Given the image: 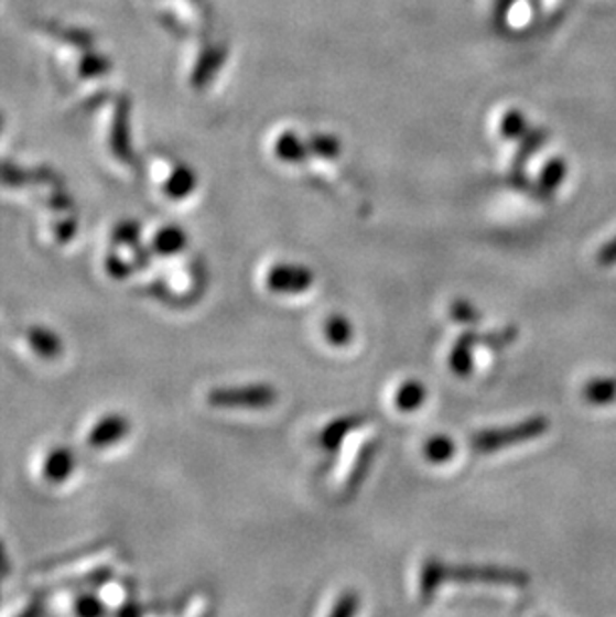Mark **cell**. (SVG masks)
I'll return each mask as SVG.
<instances>
[{
    "label": "cell",
    "instance_id": "6da1fadb",
    "mask_svg": "<svg viewBox=\"0 0 616 617\" xmlns=\"http://www.w3.org/2000/svg\"><path fill=\"white\" fill-rule=\"evenodd\" d=\"M529 574L515 567H500V565L478 564H444L441 560H426L419 575V594L424 604L433 599L439 587L449 582H480V584H495V586L525 587L529 584Z\"/></svg>",
    "mask_w": 616,
    "mask_h": 617
},
{
    "label": "cell",
    "instance_id": "7a4b0ae2",
    "mask_svg": "<svg viewBox=\"0 0 616 617\" xmlns=\"http://www.w3.org/2000/svg\"><path fill=\"white\" fill-rule=\"evenodd\" d=\"M549 427H551V422L547 415H532L515 426L483 430L471 440V446L480 454H490V452L519 446L530 440L544 436L549 432Z\"/></svg>",
    "mask_w": 616,
    "mask_h": 617
},
{
    "label": "cell",
    "instance_id": "3957f363",
    "mask_svg": "<svg viewBox=\"0 0 616 617\" xmlns=\"http://www.w3.org/2000/svg\"><path fill=\"white\" fill-rule=\"evenodd\" d=\"M277 400H279V392L271 383L217 388L208 394V404L217 408H269Z\"/></svg>",
    "mask_w": 616,
    "mask_h": 617
},
{
    "label": "cell",
    "instance_id": "277c9868",
    "mask_svg": "<svg viewBox=\"0 0 616 617\" xmlns=\"http://www.w3.org/2000/svg\"><path fill=\"white\" fill-rule=\"evenodd\" d=\"M267 284L272 292L281 294H301L314 284L313 270L301 264H279L267 277Z\"/></svg>",
    "mask_w": 616,
    "mask_h": 617
},
{
    "label": "cell",
    "instance_id": "5b68a950",
    "mask_svg": "<svg viewBox=\"0 0 616 617\" xmlns=\"http://www.w3.org/2000/svg\"><path fill=\"white\" fill-rule=\"evenodd\" d=\"M478 346V334L468 331L454 342L453 350L449 356V366L458 376H468L473 372V350Z\"/></svg>",
    "mask_w": 616,
    "mask_h": 617
},
{
    "label": "cell",
    "instance_id": "8992f818",
    "mask_svg": "<svg viewBox=\"0 0 616 617\" xmlns=\"http://www.w3.org/2000/svg\"><path fill=\"white\" fill-rule=\"evenodd\" d=\"M367 422V415H345V418H338L333 424L323 430L321 434V446L325 447L326 452H335L343 444L345 440L353 430L363 426Z\"/></svg>",
    "mask_w": 616,
    "mask_h": 617
},
{
    "label": "cell",
    "instance_id": "52a82bcc",
    "mask_svg": "<svg viewBox=\"0 0 616 617\" xmlns=\"http://www.w3.org/2000/svg\"><path fill=\"white\" fill-rule=\"evenodd\" d=\"M274 156L287 164H301L311 156L309 142H304L299 134H294L291 130H287L274 142Z\"/></svg>",
    "mask_w": 616,
    "mask_h": 617
},
{
    "label": "cell",
    "instance_id": "ba28073f",
    "mask_svg": "<svg viewBox=\"0 0 616 617\" xmlns=\"http://www.w3.org/2000/svg\"><path fill=\"white\" fill-rule=\"evenodd\" d=\"M127 432H129V422L120 415H110L90 432L88 444L93 447H107L120 437L127 436Z\"/></svg>",
    "mask_w": 616,
    "mask_h": 617
},
{
    "label": "cell",
    "instance_id": "9c48e42d",
    "mask_svg": "<svg viewBox=\"0 0 616 617\" xmlns=\"http://www.w3.org/2000/svg\"><path fill=\"white\" fill-rule=\"evenodd\" d=\"M547 142V132L542 128H534V130H529L522 139L519 140V150H517V156H515V174H522V169L525 164L529 162L530 156L541 149L542 144Z\"/></svg>",
    "mask_w": 616,
    "mask_h": 617
},
{
    "label": "cell",
    "instance_id": "30bf717a",
    "mask_svg": "<svg viewBox=\"0 0 616 617\" xmlns=\"http://www.w3.org/2000/svg\"><path fill=\"white\" fill-rule=\"evenodd\" d=\"M584 400L593 405H606L616 400V380L595 378L584 386Z\"/></svg>",
    "mask_w": 616,
    "mask_h": 617
},
{
    "label": "cell",
    "instance_id": "8fae6325",
    "mask_svg": "<svg viewBox=\"0 0 616 617\" xmlns=\"http://www.w3.org/2000/svg\"><path fill=\"white\" fill-rule=\"evenodd\" d=\"M73 468H75L73 454L66 450H55L44 464V478L48 481H63L73 474Z\"/></svg>",
    "mask_w": 616,
    "mask_h": 617
},
{
    "label": "cell",
    "instance_id": "7c38bea8",
    "mask_svg": "<svg viewBox=\"0 0 616 617\" xmlns=\"http://www.w3.org/2000/svg\"><path fill=\"white\" fill-rule=\"evenodd\" d=\"M225 51L223 48H210L206 51L201 61L196 64L195 73H193V83L195 86H205L213 76L217 75L218 68L225 63Z\"/></svg>",
    "mask_w": 616,
    "mask_h": 617
},
{
    "label": "cell",
    "instance_id": "4fadbf2b",
    "mask_svg": "<svg viewBox=\"0 0 616 617\" xmlns=\"http://www.w3.org/2000/svg\"><path fill=\"white\" fill-rule=\"evenodd\" d=\"M397 405L402 412H414L419 410L424 402H426V388L417 380H409L402 383L397 392Z\"/></svg>",
    "mask_w": 616,
    "mask_h": 617
},
{
    "label": "cell",
    "instance_id": "5bb4252c",
    "mask_svg": "<svg viewBox=\"0 0 616 617\" xmlns=\"http://www.w3.org/2000/svg\"><path fill=\"white\" fill-rule=\"evenodd\" d=\"M566 174H569L566 162L562 159H552L551 162L544 164L541 176H539V191L549 196L561 186L562 181L566 178Z\"/></svg>",
    "mask_w": 616,
    "mask_h": 617
},
{
    "label": "cell",
    "instance_id": "9a60e30c",
    "mask_svg": "<svg viewBox=\"0 0 616 617\" xmlns=\"http://www.w3.org/2000/svg\"><path fill=\"white\" fill-rule=\"evenodd\" d=\"M196 176L195 172L186 166H179L176 171L171 174V178L166 182L164 191L171 196V198H184L188 196L191 192L195 191Z\"/></svg>",
    "mask_w": 616,
    "mask_h": 617
},
{
    "label": "cell",
    "instance_id": "2e32d148",
    "mask_svg": "<svg viewBox=\"0 0 616 617\" xmlns=\"http://www.w3.org/2000/svg\"><path fill=\"white\" fill-rule=\"evenodd\" d=\"M456 452V446H454L453 437L449 436H433L426 446H424V454H426V459L433 462V464H446L451 462Z\"/></svg>",
    "mask_w": 616,
    "mask_h": 617
},
{
    "label": "cell",
    "instance_id": "e0dca14e",
    "mask_svg": "<svg viewBox=\"0 0 616 617\" xmlns=\"http://www.w3.org/2000/svg\"><path fill=\"white\" fill-rule=\"evenodd\" d=\"M529 132V120L527 117L512 108L505 117L500 118V134L507 140H520Z\"/></svg>",
    "mask_w": 616,
    "mask_h": 617
},
{
    "label": "cell",
    "instance_id": "ac0fdd59",
    "mask_svg": "<svg viewBox=\"0 0 616 617\" xmlns=\"http://www.w3.org/2000/svg\"><path fill=\"white\" fill-rule=\"evenodd\" d=\"M184 246H186V236H184L183 230H179L174 226L164 228L154 238V248L161 255H176V252L183 250Z\"/></svg>",
    "mask_w": 616,
    "mask_h": 617
},
{
    "label": "cell",
    "instance_id": "d6986e66",
    "mask_svg": "<svg viewBox=\"0 0 616 617\" xmlns=\"http://www.w3.org/2000/svg\"><path fill=\"white\" fill-rule=\"evenodd\" d=\"M309 150H311V156L333 160L338 159L343 147H341V140L333 137V134H313L309 139Z\"/></svg>",
    "mask_w": 616,
    "mask_h": 617
},
{
    "label": "cell",
    "instance_id": "ffe728a7",
    "mask_svg": "<svg viewBox=\"0 0 616 617\" xmlns=\"http://www.w3.org/2000/svg\"><path fill=\"white\" fill-rule=\"evenodd\" d=\"M325 336L335 346H346L353 340V324L345 316H333L325 324Z\"/></svg>",
    "mask_w": 616,
    "mask_h": 617
},
{
    "label": "cell",
    "instance_id": "44dd1931",
    "mask_svg": "<svg viewBox=\"0 0 616 617\" xmlns=\"http://www.w3.org/2000/svg\"><path fill=\"white\" fill-rule=\"evenodd\" d=\"M517 338H519V331L515 326H508V328H502V331L478 334V346H488V348L502 350V348L510 346Z\"/></svg>",
    "mask_w": 616,
    "mask_h": 617
},
{
    "label": "cell",
    "instance_id": "7402d4cb",
    "mask_svg": "<svg viewBox=\"0 0 616 617\" xmlns=\"http://www.w3.org/2000/svg\"><path fill=\"white\" fill-rule=\"evenodd\" d=\"M451 318L461 324H476L480 320V312L466 300H454L451 304Z\"/></svg>",
    "mask_w": 616,
    "mask_h": 617
},
{
    "label": "cell",
    "instance_id": "603a6c76",
    "mask_svg": "<svg viewBox=\"0 0 616 617\" xmlns=\"http://www.w3.org/2000/svg\"><path fill=\"white\" fill-rule=\"evenodd\" d=\"M31 342H33L34 350L41 351L44 356H56L61 351L55 336H51L43 331L34 332Z\"/></svg>",
    "mask_w": 616,
    "mask_h": 617
},
{
    "label": "cell",
    "instance_id": "cb8c5ba5",
    "mask_svg": "<svg viewBox=\"0 0 616 617\" xmlns=\"http://www.w3.org/2000/svg\"><path fill=\"white\" fill-rule=\"evenodd\" d=\"M360 607V599H358L357 594L348 592L345 596L341 597L336 602V606L331 609V616L333 617H348L355 616Z\"/></svg>",
    "mask_w": 616,
    "mask_h": 617
},
{
    "label": "cell",
    "instance_id": "d4e9b609",
    "mask_svg": "<svg viewBox=\"0 0 616 617\" xmlns=\"http://www.w3.org/2000/svg\"><path fill=\"white\" fill-rule=\"evenodd\" d=\"M596 262H598L601 267H613V264H616V238L608 240V242L598 250Z\"/></svg>",
    "mask_w": 616,
    "mask_h": 617
}]
</instances>
